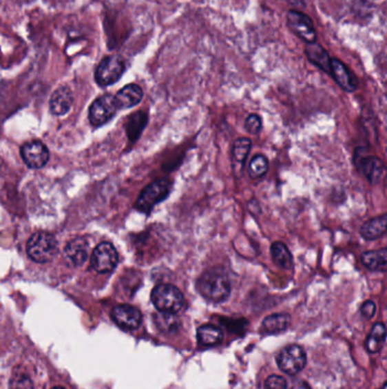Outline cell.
Here are the masks:
<instances>
[{"label": "cell", "instance_id": "cell-4", "mask_svg": "<svg viewBox=\"0 0 387 389\" xmlns=\"http://www.w3.org/2000/svg\"><path fill=\"white\" fill-rule=\"evenodd\" d=\"M57 254V241L48 232H36L28 241V255L36 263L50 262Z\"/></svg>", "mask_w": 387, "mask_h": 389}, {"label": "cell", "instance_id": "cell-13", "mask_svg": "<svg viewBox=\"0 0 387 389\" xmlns=\"http://www.w3.org/2000/svg\"><path fill=\"white\" fill-rule=\"evenodd\" d=\"M358 159H355L357 161ZM358 166L359 171L365 175L367 181L371 185H377L381 181V177L384 174V163L379 157L376 156H362L355 162Z\"/></svg>", "mask_w": 387, "mask_h": 389}, {"label": "cell", "instance_id": "cell-17", "mask_svg": "<svg viewBox=\"0 0 387 389\" xmlns=\"http://www.w3.org/2000/svg\"><path fill=\"white\" fill-rule=\"evenodd\" d=\"M143 91L141 87L138 85H127L121 89L115 96L116 99L117 106L121 110H126V108H131L136 105L139 104L140 101H143Z\"/></svg>", "mask_w": 387, "mask_h": 389}, {"label": "cell", "instance_id": "cell-34", "mask_svg": "<svg viewBox=\"0 0 387 389\" xmlns=\"http://www.w3.org/2000/svg\"><path fill=\"white\" fill-rule=\"evenodd\" d=\"M381 389H386V383H384V385H383V387H381Z\"/></svg>", "mask_w": 387, "mask_h": 389}, {"label": "cell", "instance_id": "cell-3", "mask_svg": "<svg viewBox=\"0 0 387 389\" xmlns=\"http://www.w3.org/2000/svg\"><path fill=\"white\" fill-rule=\"evenodd\" d=\"M173 182L168 179H159L143 189L136 203L138 211L149 215L156 205L164 201L171 194Z\"/></svg>", "mask_w": 387, "mask_h": 389}, {"label": "cell", "instance_id": "cell-24", "mask_svg": "<svg viewBox=\"0 0 387 389\" xmlns=\"http://www.w3.org/2000/svg\"><path fill=\"white\" fill-rule=\"evenodd\" d=\"M386 341V328L383 322H377L371 329L366 341V348L369 353H377L384 346Z\"/></svg>", "mask_w": 387, "mask_h": 389}, {"label": "cell", "instance_id": "cell-8", "mask_svg": "<svg viewBox=\"0 0 387 389\" xmlns=\"http://www.w3.org/2000/svg\"><path fill=\"white\" fill-rule=\"evenodd\" d=\"M118 253L113 243H101L94 248L91 257V266L98 273H109L116 268Z\"/></svg>", "mask_w": 387, "mask_h": 389}, {"label": "cell", "instance_id": "cell-31", "mask_svg": "<svg viewBox=\"0 0 387 389\" xmlns=\"http://www.w3.org/2000/svg\"><path fill=\"white\" fill-rule=\"evenodd\" d=\"M290 389H311L310 388L309 383H306L304 380H299V381H295V383H292V386Z\"/></svg>", "mask_w": 387, "mask_h": 389}, {"label": "cell", "instance_id": "cell-15", "mask_svg": "<svg viewBox=\"0 0 387 389\" xmlns=\"http://www.w3.org/2000/svg\"><path fill=\"white\" fill-rule=\"evenodd\" d=\"M251 139L249 138H239L233 143L232 162L233 171L236 175H241L244 169V163L248 159L249 152L251 150Z\"/></svg>", "mask_w": 387, "mask_h": 389}, {"label": "cell", "instance_id": "cell-22", "mask_svg": "<svg viewBox=\"0 0 387 389\" xmlns=\"http://www.w3.org/2000/svg\"><path fill=\"white\" fill-rule=\"evenodd\" d=\"M154 321L156 327L165 334H175L178 332L181 326V320L176 313H168V312H157L154 315Z\"/></svg>", "mask_w": 387, "mask_h": 389}, {"label": "cell", "instance_id": "cell-6", "mask_svg": "<svg viewBox=\"0 0 387 389\" xmlns=\"http://www.w3.org/2000/svg\"><path fill=\"white\" fill-rule=\"evenodd\" d=\"M118 106H117L115 96L112 94H103L97 98L91 105L89 110V120L94 127H101L112 120L116 114Z\"/></svg>", "mask_w": 387, "mask_h": 389}, {"label": "cell", "instance_id": "cell-26", "mask_svg": "<svg viewBox=\"0 0 387 389\" xmlns=\"http://www.w3.org/2000/svg\"><path fill=\"white\" fill-rule=\"evenodd\" d=\"M269 163L267 157L262 154H257L249 163L248 172L252 179L262 178L268 172Z\"/></svg>", "mask_w": 387, "mask_h": 389}, {"label": "cell", "instance_id": "cell-32", "mask_svg": "<svg viewBox=\"0 0 387 389\" xmlns=\"http://www.w3.org/2000/svg\"><path fill=\"white\" fill-rule=\"evenodd\" d=\"M294 6H304V0H289Z\"/></svg>", "mask_w": 387, "mask_h": 389}, {"label": "cell", "instance_id": "cell-19", "mask_svg": "<svg viewBox=\"0 0 387 389\" xmlns=\"http://www.w3.org/2000/svg\"><path fill=\"white\" fill-rule=\"evenodd\" d=\"M73 104V96L68 88L61 87L52 94L50 99V110L55 115H64L71 110Z\"/></svg>", "mask_w": 387, "mask_h": 389}, {"label": "cell", "instance_id": "cell-2", "mask_svg": "<svg viewBox=\"0 0 387 389\" xmlns=\"http://www.w3.org/2000/svg\"><path fill=\"white\" fill-rule=\"evenodd\" d=\"M151 302L159 312L178 313L184 306L183 292L171 283L156 286L151 292Z\"/></svg>", "mask_w": 387, "mask_h": 389}, {"label": "cell", "instance_id": "cell-5", "mask_svg": "<svg viewBox=\"0 0 387 389\" xmlns=\"http://www.w3.org/2000/svg\"><path fill=\"white\" fill-rule=\"evenodd\" d=\"M125 71V62L118 55L107 56L99 63L96 70V81L101 87L114 85L120 80Z\"/></svg>", "mask_w": 387, "mask_h": 389}, {"label": "cell", "instance_id": "cell-30", "mask_svg": "<svg viewBox=\"0 0 387 389\" xmlns=\"http://www.w3.org/2000/svg\"><path fill=\"white\" fill-rule=\"evenodd\" d=\"M376 313V304L373 301H366L362 306V315L367 319H371Z\"/></svg>", "mask_w": 387, "mask_h": 389}, {"label": "cell", "instance_id": "cell-23", "mask_svg": "<svg viewBox=\"0 0 387 389\" xmlns=\"http://www.w3.org/2000/svg\"><path fill=\"white\" fill-rule=\"evenodd\" d=\"M197 337L202 346H213L223 341V331L213 324H205L198 328Z\"/></svg>", "mask_w": 387, "mask_h": 389}, {"label": "cell", "instance_id": "cell-10", "mask_svg": "<svg viewBox=\"0 0 387 389\" xmlns=\"http://www.w3.org/2000/svg\"><path fill=\"white\" fill-rule=\"evenodd\" d=\"M114 322L125 330H134L143 322V315L138 308L131 305H117L112 311Z\"/></svg>", "mask_w": 387, "mask_h": 389}, {"label": "cell", "instance_id": "cell-27", "mask_svg": "<svg viewBox=\"0 0 387 389\" xmlns=\"http://www.w3.org/2000/svg\"><path fill=\"white\" fill-rule=\"evenodd\" d=\"M244 128L251 134H258L262 130V117L258 114H250L244 122Z\"/></svg>", "mask_w": 387, "mask_h": 389}, {"label": "cell", "instance_id": "cell-28", "mask_svg": "<svg viewBox=\"0 0 387 389\" xmlns=\"http://www.w3.org/2000/svg\"><path fill=\"white\" fill-rule=\"evenodd\" d=\"M10 389H33V383L29 377L17 375L10 380Z\"/></svg>", "mask_w": 387, "mask_h": 389}, {"label": "cell", "instance_id": "cell-7", "mask_svg": "<svg viewBox=\"0 0 387 389\" xmlns=\"http://www.w3.org/2000/svg\"><path fill=\"white\" fill-rule=\"evenodd\" d=\"M306 363V357L304 348L297 345L285 347L278 354V367L287 375H297L304 369Z\"/></svg>", "mask_w": 387, "mask_h": 389}, {"label": "cell", "instance_id": "cell-18", "mask_svg": "<svg viewBox=\"0 0 387 389\" xmlns=\"http://www.w3.org/2000/svg\"><path fill=\"white\" fill-rule=\"evenodd\" d=\"M306 56L310 62L313 65H316L317 68H320L325 73H331V61L332 59L329 57L328 52L326 49H324L322 46L317 43H308L304 48Z\"/></svg>", "mask_w": 387, "mask_h": 389}, {"label": "cell", "instance_id": "cell-25", "mask_svg": "<svg viewBox=\"0 0 387 389\" xmlns=\"http://www.w3.org/2000/svg\"><path fill=\"white\" fill-rule=\"evenodd\" d=\"M291 317L286 313L268 315L262 321V327L268 332H281L290 326Z\"/></svg>", "mask_w": 387, "mask_h": 389}, {"label": "cell", "instance_id": "cell-9", "mask_svg": "<svg viewBox=\"0 0 387 389\" xmlns=\"http://www.w3.org/2000/svg\"><path fill=\"white\" fill-rule=\"evenodd\" d=\"M287 26L297 34L300 39L306 43H316L317 33L313 26V21L306 14L290 10L286 14Z\"/></svg>", "mask_w": 387, "mask_h": 389}, {"label": "cell", "instance_id": "cell-33", "mask_svg": "<svg viewBox=\"0 0 387 389\" xmlns=\"http://www.w3.org/2000/svg\"><path fill=\"white\" fill-rule=\"evenodd\" d=\"M24 3H30V1H33V0H22Z\"/></svg>", "mask_w": 387, "mask_h": 389}, {"label": "cell", "instance_id": "cell-21", "mask_svg": "<svg viewBox=\"0 0 387 389\" xmlns=\"http://www.w3.org/2000/svg\"><path fill=\"white\" fill-rule=\"evenodd\" d=\"M271 259L275 264L283 270H292L294 266V259L290 250L285 243L281 241L273 243L271 246Z\"/></svg>", "mask_w": 387, "mask_h": 389}, {"label": "cell", "instance_id": "cell-1", "mask_svg": "<svg viewBox=\"0 0 387 389\" xmlns=\"http://www.w3.org/2000/svg\"><path fill=\"white\" fill-rule=\"evenodd\" d=\"M196 288L205 299L211 303L225 302L232 292L229 277L218 270L205 271L198 278Z\"/></svg>", "mask_w": 387, "mask_h": 389}, {"label": "cell", "instance_id": "cell-20", "mask_svg": "<svg viewBox=\"0 0 387 389\" xmlns=\"http://www.w3.org/2000/svg\"><path fill=\"white\" fill-rule=\"evenodd\" d=\"M362 263L369 271L385 272L387 268V250H368L362 254Z\"/></svg>", "mask_w": 387, "mask_h": 389}, {"label": "cell", "instance_id": "cell-11", "mask_svg": "<svg viewBox=\"0 0 387 389\" xmlns=\"http://www.w3.org/2000/svg\"><path fill=\"white\" fill-rule=\"evenodd\" d=\"M21 155L26 166L32 169H41L48 162L49 150L41 141L34 140L23 145Z\"/></svg>", "mask_w": 387, "mask_h": 389}, {"label": "cell", "instance_id": "cell-14", "mask_svg": "<svg viewBox=\"0 0 387 389\" xmlns=\"http://www.w3.org/2000/svg\"><path fill=\"white\" fill-rule=\"evenodd\" d=\"M89 243L84 238L79 237L68 241L65 247L64 255L68 266L79 268L89 257Z\"/></svg>", "mask_w": 387, "mask_h": 389}, {"label": "cell", "instance_id": "cell-35", "mask_svg": "<svg viewBox=\"0 0 387 389\" xmlns=\"http://www.w3.org/2000/svg\"><path fill=\"white\" fill-rule=\"evenodd\" d=\"M52 389H65V388H63V387H55V388H52Z\"/></svg>", "mask_w": 387, "mask_h": 389}, {"label": "cell", "instance_id": "cell-12", "mask_svg": "<svg viewBox=\"0 0 387 389\" xmlns=\"http://www.w3.org/2000/svg\"><path fill=\"white\" fill-rule=\"evenodd\" d=\"M329 74L332 75L336 83L346 92H353L358 89V79L353 74V72L350 71L348 66L341 62L339 59H333L331 61V73Z\"/></svg>", "mask_w": 387, "mask_h": 389}, {"label": "cell", "instance_id": "cell-29", "mask_svg": "<svg viewBox=\"0 0 387 389\" xmlns=\"http://www.w3.org/2000/svg\"><path fill=\"white\" fill-rule=\"evenodd\" d=\"M265 389H287V381L284 377L271 375L265 381Z\"/></svg>", "mask_w": 387, "mask_h": 389}, {"label": "cell", "instance_id": "cell-16", "mask_svg": "<svg viewBox=\"0 0 387 389\" xmlns=\"http://www.w3.org/2000/svg\"><path fill=\"white\" fill-rule=\"evenodd\" d=\"M387 215H381L379 217H373L370 220L366 221L360 228V235L367 241L379 239L386 234Z\"/></svg>", "mask_w": 387, "mask_h": 389}]
</instances>
